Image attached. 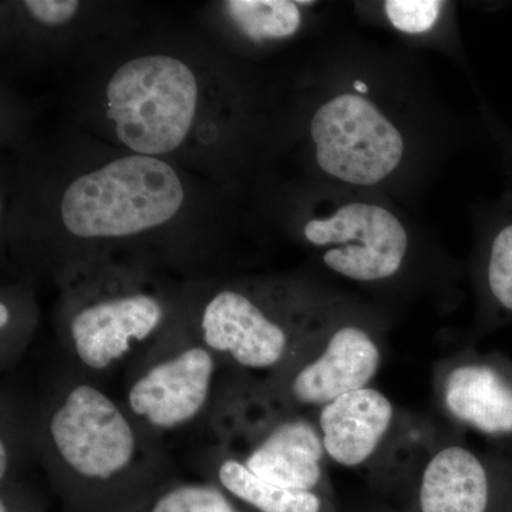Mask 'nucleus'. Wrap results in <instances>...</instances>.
I'll use <instances>...</instances> for the list:
<instances>
[{
	"mask_svg": "<svg viewBox=\"0 0 512 512\" xmlns=\"http://www.w3.org/2000/svg\"><path fill=\"white\" fill-rule=\"evenodd\" d=\"M32 440L67 512H140L173 484L153 434L94 384L57 389Z\"/></svg>",
	"mask_w": 512,
	"mask_h": 512,
	"instance_id": "obj_1",
	"label": "nucleus"
},
{
	"mask_svg": "<svg viewBox=\"0 0 512 512\" xmlns=\"http://www.w3.org/2000/svg\"><path fill=\"white\" fill-rule=\"evenodd\" d=\"M335 312L286 282H227L183 309L181 329L238 379L264 384L301 355Z\"/></svg>",
	"mask_w": 512,
	"mask_h": 512,
	"instance_id": "obj_2",
	"label": "nucleus"
},
{
	"mask_svg": "<svg viewBox=\"0 0 512 512\" xmlns=\"http://www.w3.org/2000/svg\"><path fill=\"white\" fill-rule=\"evenodd\" d=\"M57 332L77 366L107 372L147 343L180 328L183 308L137 266L109 258L82 259L59 272Z\"/></svg>",
	"mask_w": 512,
	"mask_h": 512,
	"instance_id": "obj_3",
	"label": "nucleus"
},
{
	"mask_svg": "<svg viewBox=\"0 0 512 512\" xmlns=\"http://www.w3.org/2000/svg\"><path fill=\"white\" fill-rule=\"evenodd\" d=\"M187 197L183 177L161 158L130 153L84 171L64 187L56 205L57 227L82 247L70 262L106 258L109 247L168 227Z\"/></svg>",
	"mask_w": 512,
	"mask_h": 512,
	"instance_id": "obj_4",
	"label": "nucleus"
},
{
	"mask_svg": "<svg viewBox=\"0 0 512 512\" xmlns=\"http://www.w3.org/2000/svg\"><path fill=\"white\" fill-rule=\"evenodd\" d=\"M103 101L121 146L133 154L165 160L197 136L210 97L207 80L184 57L146 53L114 70Z\"/></svg>",
	"mask_w": 512,
	"mask_h": 512,
	"instance_id": "obj_5",
	"label": "nucleus"
},
{
	"mask_svg": "<svg viewBox=\"0 0 512 512\" xmlns=\"http://www.w3.org/2000/svg\"><path fill=\"white\" fill-rule=\"evenodd\" d=\"M383 362L375 332L360 320L335 315L295 360L274 379L252 384L269 402L302 412L365 389Z\"/></svg>",
	"mask_w": 512,
	"mask_h": 512,
	"instance_id": "obj_6",
	"label": "nucleus"
},
{
	"mask_svg": "<svg viewBox=\"0 0 512 512\" xmlns=\"http://www.w3.org/2000/svg\"><path fill=\"white\" fill-rule=\"evenodd\" d=\"M127 390L126 410L151 434L190 426L212 413L220 359L178 328L158 345Z\"/></svg>",
	"mask_w": 512,
	"mask_h": 512,
	"instance_id": "obj_7",
	"label": "nucleus"
},
{
	"mask_svg": "<svg viewBox=\"0 0 512 512\" xmlns=\"http://www.w3.org/2000/svg\"><path fill=\"white\" fill-rule=\"evenodd\" d=\"M309 134L320 170L345 184L382 183L403 160L399 128L373 101L357 94H338L320 104Z\"/></svg>",
	"mask_w": 512,
	"mask_h": 512,
	"instance_id": "obj_8",
	"label": "nucleus"
},
{
	"mask_svg": "<svg viewBox=\"0 0 512 512\" xmlns=\"http://www.w3.org/2000/svg\"><path fill=\"white\" fill-rule=\"evenodd\" d=\"M302 237L320 251L326 268L357 282L393 278L409 251L402 221L369 202H349L326 217L311 218L303 224Z\"/></svg>",
	"mask_w": 512,
	"mask_h": 512,
	"instance_id": "obj_9",
	"label": "nucleus"
},
{
	"mask_svg": "<svg viewBox=\"0 0 512 512\" xmlns=\"http://www.w3.org/2000/svg\"><path fill=\"white\" fill-rule=\"evenodd\" d=\"M436 387L441 409L460 426L512 436V377L493 360L461 353L441 366Z\"/></svg>",
	"mask_w": 512,
	"mask_h": 512,
	"instance_id": "obj_10",
	"label": "nucleus"
},
{
	"mask_svg": "<svg viewBox=\"0 0 512 512\" xmlns=\"http://www.w3.org/2000/svg\"><path fill=\"white\" fill-rule=\"evenodd\" d=\"M394 421L392 400L369 386L320 407L316 424L329 460L338 466L359 468L382 450Z\"/></svg>",
	"mask_w": 512,
	"mask_h": 512,
	"instance_id": "obj_11",
	"label": "nucleus"
},
{
	"mask_svg": "<svg viewBox=\"0 0 512 512\" xmlns=\"http://www.w3.org/2000/svg\"><path fill=\"white\" fill-rule=\"evenodd\" d=\"M490 470L473 450L444 444L427 457L407 512H493Z\"/></svg>",
	"mask_w": 512,
	"mask_h": 512,
	"instance_id": "obj_12",
	"label": "nucleus"
},
{
	"mask_svg": "<svg viewBox=\"0 0 512 512\" xmlns=\"http://www.w3.org/2000/svg\"><path fill=\"white\" fill-rule=\"evenodd\" d=\"M211 458V483L252 512H335L332 498L268 483L237 457L218 447Z\"/></svg>",
	"mask_w": 512,
	"mask_h": 512,
	"instance_id": "obj_13",
	"label": "nucleus"
},
{
	"mask_svg": "<svg viewBox=\"0 0 512 512\" xmlns=\"http://www.w3.org/2000/svg\"><path fill=\"white\" fill-rule=\"evenodd\" d=\"M312 2L289 0H234L222 3L229 22L252 43L284 40L301 29L302 6Z\"/></svg>",
	"mask_w": 512,
	"mask_h": 512,
	"instance_id": "obj_14",
	"label": "nucleus"
},
{
	"mask_svg": "<svg viewBox=\"0 0 512 512\" xmlns=\"http://www.w3.org/2000/svg\"><path fill=\"white\" fill-rule=\"evenodd\" d=\"M140 512H252L214 483H173Z\"/></svg>",
	"mask_w": 512,
	"mask_h": 512,
	"instance_id": "obj_15",
	"label": "nucleus"
},
{
	"mask_svg": "<svg viewBox=\"0 0 512 512\" xmlns=\"http://www.w3.org/2000/svg\"><path fill=\"white\" fill-rule=\"evenodd\" d=\"M487 284L498 305L512 312V224L501 229L491 244Z\"/></svg>",
	"mask_w": 512,
	"mask_h": 512,
	"instance_id": "obj_16",
	"label": "nucleus"
},
{
	"mask_svg": "<svg viewBox=\"0 0 512 512\" xmlns=\"http://www.w3.org/2000/svg\"><path fill=\"white\" fill-rule=\"evenodd\" d=\"M444 3L439 0H389L384 12L394 29L409 35L429 32L439 22Z\"/></svg>",
	"mask_w": 512,
	"mask_h": 512,
	"instance_id": "obj_17",
	"label": "nucleus"
},
{
	"mask_svg": "<svg viewBox=\"0 0 512 512\" xmlns=\"http://www.w3.org/2000/svg\"><path fill=\"white\" fill-rule=\"evenodd\" d=\"M20 5L33 22L45 28H60L73 22L82 9V3L76 0H28Z\"/></svg>",
	"mask_w": 512,
	"mask_h": 512,
	"instance_id": "obj_18",
	"label": "nucleus"
}]
</instances>
